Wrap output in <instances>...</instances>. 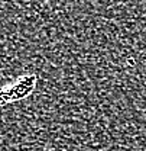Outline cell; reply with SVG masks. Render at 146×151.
Masks as SVG:
<instances>
[{
	"label": "cell",
	"mask_w": 146,
	"mask_h": 151,
	"mask_svg": "<svg viewBox=\"0 0 146 151\" xmlns=\"http://www.w3.org/2000/svg\"><path fill=\"white\" fill-rule=\"evenodd\" d=\"M4 105H7V100H6V96H4L3 89H0V108L4 106Z\"/></svg>",
	"instance_id": "7a4b0ae2"
},
{
	"label": "cell",
	"mask_w": 146,
	"mask_h": 151,
	"mask_svg": "<svg viewBox=\"0 0 146 151\" xmlns=\"http://www.w3.org/2000/svg\"><path fill=\"white\" fill-rule=\"evenodd\" d=\"M38 84V76L36 74H25L19 77L16 81L12 84H7L3 87L4 96L7 99V103H15L19 100L26 99L28 96L35 92Z\"/></svg>",
	"instance_id": "6da1fadb"
}]
</instances>
